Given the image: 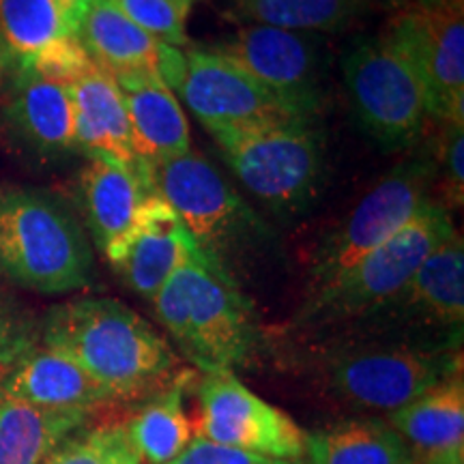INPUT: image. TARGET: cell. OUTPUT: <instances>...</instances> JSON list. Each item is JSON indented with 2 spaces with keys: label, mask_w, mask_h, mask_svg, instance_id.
<instances>
[{
  "label": "cell",
  "mask_w": 464,
  "mask_h": 464,
  "mask_svg": "<svg viewBox=\"0 0 464 464\" xmlns=\"http://www.w3.org/2000/svg\"><path fill=\"white\" fill-rule=\"evenodd\" d=\"M194 437L277 460H301L307 434L277 406L265 402L235 372H208L198 385Z\"/></svg>",
  "instance_id": "obj_13"
},
{
  "label": "cell",
  "mask_w": 464,
  "mask_h": 464,
  "mask_svg": "<svg viewBox=\"0 0 464 464\" xmlns=\"http://www.w3.org/2000/svg\"><path fill=\"white\" fill-rule=\"evenodd\" d=\"M158 194L181 218L205 258L230 277L269 230L205 155L188 150L153 170Z\"/></svg>",
  "instance_id": "obj_7"
},
{
  "label": "cell",
  "mask_w": 464,
  "mask_h": 464,
  "mask_svg": "<svg viewBox=\"0 0 464 464\" xmlns=\"http://www.w3.org/2000/svg\"><path fill=\"white\" fill-rule=\"evenodd\" d=\"M174 95L181 97L208 133L243 131L299 116L243 69L208 48L185 52V69Z\"/></svg>",
  "instance_id": "obj_14"
},
{
  "label": "cell",
  "mask_w": 464,
  "mask_h": 464,
  "mask_svg": "<svg viewBox=\"0 0 464 464\" xmlns=\"http://www.w3.org/2000/svg\"><path fill=\"white\" fill-rule=\"evenodd\" d=\"M130 119L131 149L138 164L155 170L191 150L189 125L177 95L150 72L112 75Z\"/></svg>",
  "instance_id": "obj_19"
},
{
  "label": "cell",
  "mask_w": 464,
  "mask_h": 464,
  "mask_svg": "<svg viewBox=\"0 0 464 464\" xmlns=\"http://www.w3.org/2000/svg\"><path fill=\"white\" fill-rule=\"evenodd\" d=\"M344 89L362 130L385 150L421 140L430 119L428 92L404 50L387 33L363 39L342 58Z\"/></svg>",
  "instance_id": "obj_8"
},
{
  "label": "cell",
  "mask_w": 464,
  "mask_h": 464,
  "mask_svg": "<svg viewBox=\"0 0 464 464\" xmlns=\"http://www.w3.org/2000/svg\"><path fill=\"white\" fill-rule=\"evenodd\" d=\"M58 3H61L63 7L67 9L69 17H72L75 28H78L80 26V20H82V15H84L86 5H89V0H58ZM75 33H78V31H75Z\"/></svg>",
  "instance_id": "obj_34"
},
{
  "label": "cell",
  "mask_w": 464,
  "mask_h": 464,
  "mask_svg": "<svg viewBox=\"0 0 464 464\" xmlns=\"http://www.w3.org/2000/svg\"><path fill=\"white\" fill-rule=\"evenodd\" d=\"M456 232L451 213L439 200H428L392 239L365 254L327 286L307 293L295 327L314 338H334L372 321L406 288L434 247Z\"/></svg>",
  "instance_id": "obj_3"
},
{
  "label": "cell",
  "mask_w": 464,
  "mask_h": 464,
  "mask_svg": "<svg viewBox=\"0 0 464 464\" xmlns=\"http://www.w3.org/2000/svg\"><path fill=\"white\" fill-rule=\"evenodd\" d=\"M420 464H464V451H448V454L428 456Z\"/></svg>",
  "instance_id": "obj_35"
},
{
  "label": "cell",
  "mask_w": 464,
  "mask_h": 464,
  "mask_svg": "<svg viewBox=\"0 0 464 464\" xmlns=\"http://www.w3.org/2000/svg\"><path fill=\"white\" fill-rule=\"evenodd\" d=\"M3 376H5V374H0V379H3Z\"/></svg>",
  "instance_id": "obj_38"
},
{
  "label": "cell",
  "mask_w": 464,
  "mask_h": 464,
  "mask_svg": "<svg viewBox=\"0 0 464 464\" xmlns=\"http://www.w3.org/2000/svg\"><path fill=\"white\" fill-rule=\"evenodd\" d=\"M316 363L323 385L340 402L392 415L462 372V353L390 335L344 334L324 340Z\"/></svg>",
  "instance_id": "obj_4"
},
{
  "label": "cell",
  "mask_w": 464,
  "mask_h": 464,
  "mask_svg": "<svg viewBox=\"0 0 464 464\" xmlns=\"http://www.w3.org/2000/svg\"><path fill=\"white\" fill-rule=\"evenodd\" d=\"M390 426L402 437L417 460L464 451V376L451 374L411 404L390 415Z\"/></svg>",
  "instance_id": "obj_22"
},
{
  "label": "cell",
  "mask_w": 464,
  "mask_h": 464,
  "mask_svg": "<svg viewBox=\"0 0 464 464\" xmlns=\"http://www.w3.org/2000/svg\"><path fill=\"white\" fill-rule=\"evenodd\" d=\"M385 33L420 73L430 119L464 123V0H400Z\"/></svg>",
  "instance_id": "obj_11"
},
{
  "label": "cell",
  "mask_w": 464,
  "mask_h": 464,
  "mask_svg": "<svg viewBox=\"0 0 464 464\" xmlns=\"http://www.w3.org/2000/svg\"><path fill=\"white\" fill-rule=\"evenodd\" d=\"M208 50L243 69L295 114L316 119L321 112L327 63L318 34L249 24Z\"/></svg>",
  "instance_id": "obj_12"
},
{
  "label": "cell",
  "mask_w": 464,
  "mask_h": 464,
  "mask_svg": "<svg viewBox=\"0 0 464 464\" xmlns=\"http://www.w3.org/2000/svg\"><path fill=\"white\" fill-rule=\"evenodd\" d=\"M44 464H142L119 423H102L75 430Z\"/></svg>",
  "instance_id": "obj_28"
},
{
  "label": "cell",
  "mask_w": 464,
  "mask_h": 464,
  "mask_svg": "<svg viewBox=\"0 0 464 464\" xmlns=\"http://www.w3.org/2000/svg\"><path fill=\"white\" fill-rule=\"evenodd\" d=\"M211 136L235 177L271 211L293 216L314 202L324 179V140L314 116Z\"/></svg>",
  "instance_id": "obj_6"
},
{
  "label": "cell",
  "mask_w": 464,
  "mask_h": 464,
  "mask_svg": "<svg viewBox=\"0 0 464 464\" xmlns=\"http://www.w3.org/2000/svg\"><path fill=\"white\" fill-rule=\"evenodd\" d=\"M179 3H183V5H188V7H191V5H194L196 0H179Z\"/></svg>",
  "instance_id": "obj_36"
},
{
  "label": "cell",
  "mask_w": 464,
  "mask_h": 464,
  "mask_svg": "<svg viewBox=\"0 0 464 464\" xmlns=\"http://www.w3.org/2000/svg\"><path fill=\"white\" fill-rule=\"evenodd\" d=\"M168 464H301V460H277V458L247 454V451L224 448V445L194 437L188 448Z\"/></svg>",
  "instance_id": "obj_33"
},
{
  "label": "cell",
  "mask_w": 464,
  "mask_h": 464,
  "mask_svg": "<svg viewBox=\"0 0 464 464\" xmlns=\"http://www.w3.org/2000/svg\"><path fill=\"white\" fill-rule=\"evenodd\" d=\"M91 415L44 411L0 392V464H44Z\"/></svg>",
  "instance_id": "obj_24"
},
{
  "label": "cell",
  "mask_w": 464,
  "mask_h": 464,
  "mask_svg": "<svg viewBox=\"0 0 464 464\" xmlns=\"http://www.w3.org/2000/svg\"><path fill=\"white\" fill-rule=\"evenodd\" d=\"M75 37L91 61L106 73L150 72L177 92L185 69V52L150 37L114 3L89 0Z\"/></svg>",
  "instance_id": "obj_15"
},
{
  "label": "cell",
  "mask_w": 464,
  "mask_h": 464,
  "mask_svg": "<svg viewBox=\"0 0 464 464\" xmlns=\"http://www.w3.org/2000/svg\"><path fill=\"white\" fill-rule=\"evenodd\" d=\"M237 14L249 24L297 33H338L355 22L368 0H235Z\"/></svg>",
  "instance_id": "obj_27"
},
{
  "label": "cell",
  "mask_w": 464,
  "mask_h": 464,
  "mask_svg": "<svg viewBox=\"0 0 464 464\" xmlns=\"http://www.w3.org/2000/svg\"><path fill=\"white\" fill-rule=\"evenodd\" d=\"M462 329L464 241L460 232H451L428 254L390 307L346 334L390 335L421 346L460 351Z\"/></svg>",
  "instance_id": "obj_10"
},
{
  "label": "cell",
  "mask_w": 464,
  "mask_h": 464,
  "mask_svg": "<svg viewBox=\"0 0 464 464\" xmlns=\"http://www.w3.org/2000/svg\"><path fill=\"white\" fill-rule=\"evenodd\" d=\"M116 7L158 42L183 50L188 39V5L179 0H116Z\"/></svg>",
  "instance_id": "obj_29"
},
{
  "label": "cell",
  "mask_w": 464,
  "mask_h": 464,
  "mask_svg": "<svg viewBox=\"0 0 464 464\" xmlns=\"http://www.w3.org/2000/svg\"><path fill=\"white\" fill-rule=\"evenodd\" d=\"M437 181L448 211L460 208L464 202V123L445 125V138L437 158Z\"/></svg>",
  "instance_id": "obj_31"
},
{
  "label": "cell",
  "mask_w": 464,
  "mask_h": 464,
  "mask_svg": "<svg viewBox=\"0 0 464 464\" xmlns=\"http://www.w3.org/2000/svg\"><path fill=\"white\" fill-rule=\"evenodd\" d=\"M0 276L42 295L91 286V243L65 202L37 189L0 191Z\"/></svg>",
  "instance_id": "obj_5"
},
{
  "label": "cell",
  "mask_w": 464,
  "mask_h": 464,
  "mask_svg": "<svg viewBox=\"0 0 464 464\" xmlns=\"http://www.w3.org/2000/svg\"><path fill=\"white\" fill-rule=\"evenodd\" d=\"M301 464H420V460L390 423L362 420L307 434Z\"/></svg>",
  "instance_id": "obj_25"
},
{
  "label": "cell",
  "mask_w": 464,
  "mask_h": 464,
  "mask_svg": "<svg viewBox=\"0 0 464 464\" xmlns=\"http://www.w3.org/2000/svg\"><path fill=\"white\" fill-rule=\"evenodd\" d=\"M39 338L78 363L114 402L147 400L179 374L172 346L116 299L84 297L52 307Z\"/></svg>",
  "instance_id": "obj_1"
},
{
  "label": "cell",
  "mask_w": 464,
  "mask_h": 464,
  "mask_svg": "<svg viewBox=\"0 0 464 464\" xmlns=\"http://www.w3.org/2000/svg\"><path fill=\"white\" fill-rule=\"evenodd\" d=\"M0 392L44 411L56 413L95 415L103 406L114 404L110 393L78 363L52 351L34 346L0 379Z\"/></svg>",
  "instance_id": "obj_20"
},
{
  "label": "cell",
  "mask_w": 464,
  "mask_h": 464,
  "mask_svg": "<svg viewBox=\"0 0 464 464\" xmlns=\"http://www.w3.org/2000/svg\"><path fill=\"white\" fill-rule=\"evenodd\" d=\"M106 3H116V0H106Z\"/></svg>",
  "instance_id": "obj_37"
},
{
  "label": "cell",
  "mask_w": 464,
  "mask_h": 464,
  "mask_svg": "<svg viewBox=\"0 0 464 464\" xmlns=\"http://www.w3.org/2000/svg\"><path fill=\"white\" fill-rule=\"evenodd\" d=\"M183 355L208 372H237L258 355L254 307L235 277L198 252L150 299Z\"/></svg>",
  "instance_id": "obj_2"
},
{
  "label": "cell",
  "mask_w": 464,
  "mask_h": 464,
  "mask_svg": "<svg viewBox=\"0 0 464 464\" xmlns=\"http://www.w3.org/2000/svg\"><path fill=\"white\" fill-rule=\"evenodd\" d=\"M0 121L11 140L39 158H61L75 150L73 106L67 86L52 82L31 67L9 69Z\"/></svg>",
  "instance_id": "obj_17"
},
{
  "label": "cell",
  "mask_w": 464,
  "mask_h": 464,
  "mask_svg": "<svg viewBox=\"0 0 464 464\" xmlns=\"http://www.w3.org/2000/svg\"><path fill=\"white\" fill-rule=\"evenodd\" d=\"M432 185H437V158L428 150L413 155L385 174L318 243L307 293L332 284L365 254L404 228L417 211L432 200Z\"/></svg>",
  "instance_id": "obj_9"
},
{
  "label": "cell",
  "mask_w": 464,
  "mask_h": 464,
  "mask_svg": "<svg viewBox=\"0 0 464 464\" xmlns=\"http://www.w3.org/2000/svg\"><path fill=\"white\" fill-rule=\"evenodd\" d=\"M75 31L58 0H0V72L26 67L52 44L75 37Z\"/></svg>",
  "instance_id": "obj_26"
},
{
  "label": "cell",
  "mask_w": 464,
  "mask_h": 464,
  "mask_svg": "<svg viewBox=\"0 0 464 464\" xmlns=\"http://www.w3.org/2000/svg\"><path fill=\"white\" fill-rule=\"evenodd\" d=\"M80 194L92 237L108 256L138 224L158 189L150 168L89 155V164L80 174Z\"/></svg>",
  "instance_id": "obj_18"
},
{
  "label": "cell",
  "mask_w": 464,
  "mask_h": 464,
  "mask_svg": "<svg viewBox=\"0 0 464 464\" xmlns=\"http://www.w3.org/2000/svg\"><path fill=\"white\" fill-rule=\"evenodd\" d=\"M67 91L73 106L75 149L89 155H106L127 166H142L133 155L130 119L112 75L92 65Z\"/></svg>",
  "instance_id": "obj_21"
},
{
  "label": "cell",
  "mask_w": 464,
  "mask_h": 464,
  "mask_svg": "<svg viewBox=\"0 0 464 464\" xmlns=\"http://www.w3.org/2000/svg\"><path fill=\"white\" fill-rule=\"evenodd\" d=\"M189 382L191 372H179L164 390L147 398L140 411L123 426L140 462L168 464L191 443L194 426L185 413Z\"/></svg>",
  "instance_id": "obj_23"
},
{
  "label": "cell",
  "mask_w": 464,
  "mask_h": 464,
  "mask_svg": "<svg viewBox=\"0 0 464 464\" xmlns=\"http://www.w3.org/2000/svg\"><path fill=\"white\" fill-rule=\"evenodd\" d=\"M39 332L31 316L0 288V374L20 362L37 346Z\"/></svg>",
  "instance_id": "obj_30"
},
{
  "label": "cell",
  "mask_w": 464,
  "mask_h": 464,
  "mask_svg": "<svg viewBox=\"0 0 464 464\" xmlns=\"http://www.w3.org/2000/svg\"><path fill=\"white\" fill-rule=\"evenodd\" d=\"M198 252L177 211L155 194L130 235L106 258L133 293L150 301Z\"/></svg>",
  "instance_id": "obj_16"
},
{
  "label": "cell",
  "mask_w": 464,
  "mask_h": 464,
  "mask_svg": "<svg viewBox=\"0 0 464 464\" xmlns=\"http://www.w3.org/2000/svg\"><path fill=\"white\" fill-rule=\"evenodd\" d=\"M92 65L95 63L91 61L82 45H80L78 37H65L61 42L52 44L50 48H45L42 54L34 56L26 67H31L33 72L52 80V82L69 86L73 80L89 72Z\"/></svg>",
  "instance_id": "obj_32"
}]
</instances>
